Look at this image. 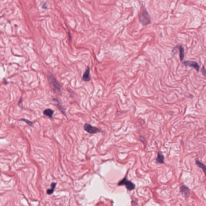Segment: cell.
<instances>
[{
	"mask_svg": "<svg viewBox=\"0 0 206 206\" xmlns=\"http://www.w3.org/2000/svg\"><path fill=\"white\" fill-rule=\"evenodd\" d=\"M118 185L119 186L125 185L126 188L129 190H132L135 188V184L130 181L128 180L126 177L119 182Z\"/></svg>",
	"mask_w": 206,
	"mask_h": 206,
	"instance_id": "obj_3",
	"label": "cell"
},
{
	"mask_svg": "<svg viewBox=\"0 0 206 206\" xmlns=\"http://www.w3.org/2000/svg\"><path fill=\"white\" fill-rule=\"evenodd\" d=\"M90 69L87 67L85 72L84 73L83 76V80L85 82H88L91 79V77H90Z\"/></svg>",
	"mask_w": 206,
	"mask_h": 206,
	"instance_id": "obj_7",
	"label": "cell"
},
{
	"mask_svg": "<svg viewBox=\"0 0 206 206\" xmlns=\"http://www.w3.org/2000/svg\"><path fill=\"white\" fill-rule=\"evenodd\" d=\"M54 112V111L52 110V109H47L44 110V111L43 112V114L44 115L46 116H48L50 118H52V117L53 113Z\"/></svg>",
	"mask_w": 206,
	"mask_h": 206,
	"instance_id": "obj_10",
	"label": "cell"
},
{
	"mask_svg": "<svg viewBox=\"0 0 206 206\" xmlns=\"http://www.w3.org/2000/svg\"><path fill=\"white\" fill-rule=\"evenodd\" d=\"M179 50L180 60H182L184 58V49L182 47L180 46L179 48Z\"/></svg>",
	"mask_w": 206,
	"mask_h": 206,
	"instance_id": "obj_12",
	"label": "cell"
},
{
	"mask_svg": "<svg viewBox=\"0 0 206 206\" xmlns=\"http://www.w3.org/2000/svg\"><path fill=\"white\" fill-rule=\"evenodd\" d=\"M20 120H21V121H22L24 122H25L27 124H28L29 126H32V125H33V123L32 122L30 121V120H27V119H21Z\"/></svg>",
	"mask_w": 206,
	"mask_h": 206,
	"instance_id": "obj_14",
	"label": "cell"
},
{
	"mask_svg": "<svg viewBox=\"0 0 206 206\" xmlns=\"http://www.w3.org/2000/svg\"><path fill=\"white\" fill-rule=\"evenodd\" d=\"M57 184L56 183H52L51 184L52 188L51 189H48L47 191V193L48 194H52L54 192V189L55 188Z\"/></svg>",
	"mask_w": 206,
	"mask_h": 206,
	"instance_id": "obj_13",
	"label": "cell"
},
{
	"mask_svg": "<svg viewBox=\"0 0 206 206\" xmlns=\"http://www.w3.org/2000/svg\"><path fill=\"white\" fill-rule=\"evenodd\" d=\"M180 191L184 196L187 197L190 194V190L188 187L185 185H182L180 187Z\"/></svg>",
	"mask_w": 206,
	"mask_h": 206,
	"instance_id": "obj_6",
	"label": "cell"
},
{
	"mask_svg": "<svg viewBox=\"0 0 206 206\" xmlns=\"http://www.w3.org/2000/svg\"><path fill=\"white\" fill-rule=\"evenodd\" d=\"M54 102H57V105L58 108L61 111V112H62V113L64 115H65L66 114H65V111L64 110V108H63L61 105L60 104V103L59 102V101L58 100V99H56L55 98H54Z\"/></svg>",
	"mask_w": 206,
	"mask_h": 206,
	"instance_id": "obj_11",
	"label": "cell"
},
{
	"mask_svg": "<svg viewBox=\"0 0 206 206\" xmlns=\"http://www.w3.org/2000/svg\"><path fill=\"white\" fill-rule=\"evenodd\" d=\"M164 157L162 154V153L161 152H159L157 155V158L156 159V161L157 163H164Z\"/></svg>",
	"mask_w": 206,
	"mask_h": 206,
	"instance_id": "obj_8",
	"label": "cell"
},
{
	"mask_svg": "<svg viewBox=\"0 0 206 206\" xmlns=\"http://www.w3.org/2000/svg\"><path fill=\"white\" fill-rule=\"evenodd\" d=\"M201 71L202 73V75H203V76L206 78V70H205V69L204 66H203L202 68L201 69Z\"/></svg>",
	"mask_w": 206,
	"mask_h": 206,
	"instance_id": "obj_15",
	"label": "cell"
},
{
	"mask_svg": "<svg viewBox=\"0 0 206 206\" xmlns=\"http://www.w3.org/2000/svg\"><path fill=\"white\" fill-rule=\"evenodd\" d=\"M195 162H196V164L198 166L200 167V168H201L203 170L204 173L205 174V175H206V166H205V165L200 162V161H199V160H198L197 159L195 160Z\"/></svg>",
	"mask_w": 206,
	"mask_h": 206,
	"instance_id": "obj_9",
	"label": "cell"
},
{
	"mask_svg": "<svg viewBox=\"0 0 206 206\" xmlns=\"http://www.w3.org/2000/svg\"><path fill=\"white\" fill-rule=\"evenodd\" d=\"M139 22L143 26H147L151 23V18L150 15L144 6H142L141 7L139 14Z\"/></svg>",
	"mask_w": 206,
	"mask_h": 206,
	"instance_id": "obj_1",
	"label": "cell"
},
{
	"mask_svg": "<svg viewBox=\"0 0 206 206\" xmlns=\"http://www.w3.org/2000/svg\"><path fill=\"white\" fill-rule=\"evenodd\" d=\"M184 65L187 66H190L191 67L194 68L196 70L199 72L200 69V66L199 64L197 62L192 61H186L184 63Z\"/></svg>",
	"mask_w": 206,
	"mask_h": 206,
	"instance_id": "obj_5",
	"label": "cell"
},
{
	"mask_svg": "<svg viewBox=\"0 0 206 206\" xmlns=\"http://www.w3.org/2000/svg\"><path fill=\"white\" fill-rule=\"evenodd\" d=\"M84 129L86 131L90 134H94L100 131L98 128L92 126L87 123H86L84 125Z\"/></svg>",
	"mask_w": 206,
	"mask_h": 206,
	"instance_id": "obj_4",
	"label": "cell"
},
{
	"mask_svg": "<svg viewBox=\"0 0 206 206\" xmlns=\"http://www.w3.org/2000/svg\"><path fill=\"white\" fill-rule=\"evenodd\" d=\"M42 8H44V9H46L47 8V4L46 3H45L44 4V5H43V6H42Z\"/></svg>",
	"mask_w": 206,
	"mask_h": 206,
	"instance_id": "obj_16",
	"label": "cell"
},
{
	"mask_svg": "<svg viewBox=\"0 0 206 206\" xmlns=\"http://www.w3.org/2000/svg\"><path fill=\"white\" fill-rule=\"evenodd\" d=\"M48 79L52 88L57 93H60L61 92V85L57 81L52 74H48Z\"/></svg>",
	"mask_w": 206,
	"mask_h": 206,
	"instance_id": "obj_2",
	"label": "cell"
}]
</instances>
